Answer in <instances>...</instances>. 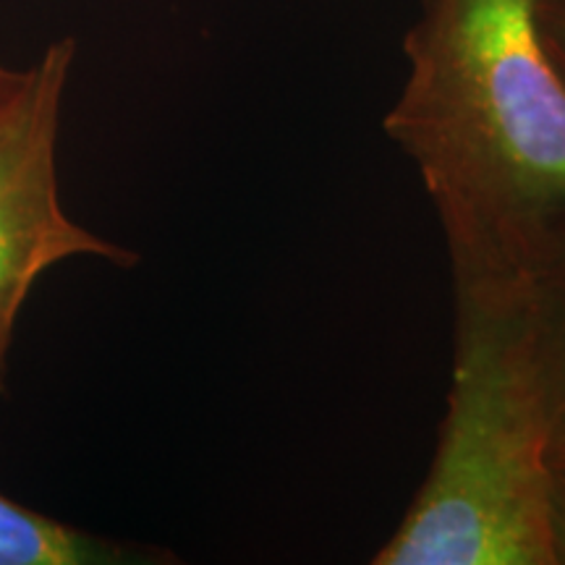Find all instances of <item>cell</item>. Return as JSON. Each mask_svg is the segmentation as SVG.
I'll list each match as a JSON object with an SVG mask.
<instances>
[{"mask_svg": "<svg viewBox=\"0 0 565 565\" xmlns=\"http://www.w3.org/2000/svg\"><path fill=\"white\" fill-rule=\"evenodd\" d=\"M385 134L414 162L454 294L521 296L565 259V74L534 0H422Z\"/></svg>", "mask_w": 565, "mask_h": 565, "instance_id": "cell-1", "label": "cell"}, {"mask_svg": "<svg viewBox=\"0 0 565 565\" xmlns=\"http://www.w3.org/2000/svg\"><path fill=\"white\" fill-rule=\"evenodd\" d=\"M454 299V370L433 463L372 563L553 565V443L521 296Z\"/></svg>", "mask_w": 565, "mask_h": 565, "instance_id": "cell-2", "label": "cell"}, {"mask_svg": "<svg viewBox=\"0 0 565 565\" xmlns=\"http://www.w3.org/2000/svg\"><path fill=\"white\" fill-rule=\"evenodd\" d=\"M74 55V40L53 42L0 103V395L13 330L42 275L71 257L124 267L139 259L84 228L61 204V108Z\"/></svg>", "mask_w": 565, "mask_h": 565, "instance_id": "cell-3", "label": "cell"}, {"mask_svg": "<svg viewBox=\"0 0 565 565\" xmlns=\"http://www.w3.org/2000/svg\"><path fill=\"white\" fill-rule=\"evenodd\" d=\"M154 547L110 540L71 526L0 492V565H134L168 563Z\"/></svg>", "mask_w": 565, "mask_h": 565, "instance_id": "cell-4", "label": "cell"}, {"mask_svg": "<svg viewBox=\"0 0 565 565\" xmlns=\"http://www.w3.org/2000/svg\"><path fill=\"white\" fill-rule=\"evenodd\" d=\"M521 315L553 458H565V259L521 294Z\"/></svg>", "mask_w": 565, "mask_h": 565, "instance_id": "cell-5", "label": "cell"}, {"mask_svg": "<svg viewBox=\"0 0 565 565\" xmlns=\"http://www.w3.org/2000/svg\"><path fill=\"white\" fill-rule=\"evenodd\" d=\"M534 13L550 53L565 74V0H534Z\"/></svg>", "mask_w": 565, "mask_h": 565, "instance_id": "cell-6", "label": "cell"}, {"mask_svg": "<svg viewBox=\"0 0 565 565\" xmlns=\"http://www.w3.org/2000/svg\"><path fill=\"white\" fill-rule=\"evenodd\" d=\"M550 550H553V565H565V469L555 463V482L550 492Z\"/></svg>", "mask_w": 565, "mask_h": 565, "instance_id": "cell-7", "label": "cell"}, {"mask_svg": "<svg viewBox=\"0 0 565 565\" xmlns=\"http://www.w3.org/2000/svg\"><path fill=\"white\" fill-rule=\"evenodd\" d=\"M21 76H24V71H13V68H6L3 63H0V103H3L6 97H9L11 92L19 87Z\"/></svg>", "mask_w": 565, "mask_h": 565, "instance_id": "cell-8", "label": "cell"}, {"mask_svg": "<svg viewBox=\"0 0 565 565\" xmlns=\"http://www.w3.org/2000/svg\"><path fill=\"white\" fill-rule=\"evenodd\" d=\"M553 461H555L557 466H561V469H565V458H553Z\"/></svg>", "mask_w": 565, "mask_h": 565, "instance_id": "cell-9", "label": "cell"}]
</instances>
